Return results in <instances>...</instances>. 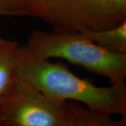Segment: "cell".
I'll list each match as a JSON object with an SVG mask.
<instances>
[{
  "mask_svg": "<svg viewBox=\"0 0 126 126\" xmlns=\"http://www.w3.org/2000/svg\"><path fill=\"white\" fill-rule=\"evenodd\" d=\"M30 0H0V9L9 16H25V11Z\"/></svg>",
  "mask_w": 126,
  "mask_h": 126,
  "instance_id": "cell-7",
  "label": "cell"
},
{
  "mask_svg": "<svg viewBox=\"0 0 126 126\" xmlns=\"http://www.w3.org/2000/svg\"><path fill=\"white\" fill-rule=\"evenodd\" d=\"M20 48L18 41L0 37V106L9 97L16 80Z\"/></svg>",
  "mask_w": 126,
  "mask_h": 126,
  "instance_id": "cell-5",
  "label": "cell"
},
{
  "mask_svg": "<svg viewBox=\"0 0 126 126\" xmlns=\"http://www.w3.org/2000/svg\"><path fill=\"white\" fill-rule=\"evenodd\" d=\"M33 55L61 58L108 79L111 84L126 85V54L109 52L79 31L34 30L23 45Z\"/></svg>",
  "mask_w": 126,
  "mask_h": 126,
  "instance_id": "cell-3",
  "label": "cell"
},
{
  "mask_svg": "<svg viewBox=\"0 0 126 126\" xmlns=\"http://www.w3.org/2000/svg\"><path fill=\"white\" fill-rule=\"evenodd\" d=\"M25 16L54 30H99L126 20V0H30Z\"/></svg>",
  "mask_w": 126,
  "mask_h": 126,
  "instance_id": "cell-4",
  "label": "cell"
},
{
  "mask_svg": "<svg viewBox=\"0 0 126 126\" xmlns=\"http://www.w3.org/2000/svg\"><path fill=\"white\" fill-rule=\"evenodd\" d=\"M79 32L109 52L126 54V20L111 28L99 30H80Z\"/></svg>",
  "mask_w": 126,
  "mask_h": 126,
  "instance_id": "cell-6",
  "label": "cell"
},
{
  "mask_svg": "<svg viewBox=\"0 0 126 126\" xmlns=\"http://www.w3.org/2000/svg\"><path fill=\"white\" fill-rule=\"evenodd\" d=\"M126 118L95 112L82 104L61 101L16 79L0 106V126H125Z\"/></svg>",
  "mask_w": 126,
  "mask_h": 126,
  "instance_id": "cell-2",
  "label": "cell"
},
{
  "mask_svg": "<svg viewBox=\"0 0 126 126\" xmlns=\"http://www.w3.org/2000/svg\"><path fill=\"white\" fill-rule=\"evenodd\" d=\"M1 16H9L7 13H6L4 11H2V10L0 9V17Z\"/></svg>",
  "mask_w": 126,
  "mask_h": 126,
  "instance_id": "cell-8",
  "label": "cell"
},
{
  "mask_svg": "<svg viewBox=\"0 0 126 126\" xmlns=\"http://www.w3.org/2000/svg\"><path fill=\"white\" fill-rule=\"evenodd\" d=\"M16 79L42 93L61 101L82 104L95 112L126 118V86H97L90 79L77 77L64 63H52L20 46Z\"/></svg>",
  "mask_w": 126,
  "mask_h": 126,
  "instance_id": "cell-1",
  "label": "cell"
}]
</instances>
